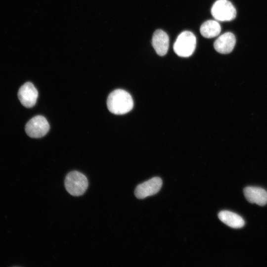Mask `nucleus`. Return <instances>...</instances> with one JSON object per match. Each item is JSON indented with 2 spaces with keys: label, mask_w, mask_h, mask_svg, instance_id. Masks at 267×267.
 <instances>
[{
  "label": "nucleus",
  "mask_w": 267,
  "mask_h": 267,
  "mask_svg": "<svg viewBox=\"0 0 267 267\" xmlns=\"http://www.w3.org/2000/svg\"><path fill=\"white\" fill-rule=\"evenodd\" d=\"M107 106L109 111L115 115H123L133 108L134 102L131 94L122 89L113 90L108 95Z\"/></svg>",
  "instance_id": "1"
},
{
  "label": "nucleus",
  "mask_w": 267,
  "mask_h": 267,
  "mask_svg": "<svg viewBox=\"0 0 267 267\" xmlns=\"http://www.w3.org/2000/svg\"><path fill=\"white\" fill-rule=\"evenodd\" d=\"M64 185L71 195L78 196L83 195L87 189L89 182L87 178L78 171L69 172L65 177Z\"/></svg>",
  "instance_id": "2"
},
{
  "label": "nucleus",
  "mask_w": 267,
  "mask_h": 267,
  "mask_svg": "<svg viewBox=\"0 0 267 267\" xmlns=\"http://www.w3.org/2000/svg\"><path fill=\"white\" fill-rule=\"evenodd\" d=\"M196 45V38L191 32L185 31L178 37L174 44V50L179 56L188 57L194 52Z\"/></svg>",
  "instance_id": "3"
},
{
  "label": "nucleus",
  "mask_w": 267,
  "mask_h": 267,
  "mask_svg": "<svg viewBox=\"0 0 267 267\" xmlns=\"http://www.w3.org/2000/svg\"><path fill=\"white\" fill-rule=\"evenodd\" d=\"M211 14L218 21H229L235 18L236 10L228 0H218L212 7Z\"/></svg>",
  "instance_id": "4"
},
{
  "label": "nucleus",
  "mask_w": 267,
  "mask_h": 267,
  "mask_svg": "<svg viewBox=\"0 0 267 267\" xmlns=\"http://www.w3.org/2000/svg\"><path fill=\"white\" fill-rule=\"evenodd\" d=\"M49 130V125L43 116L38 115L30 119L25 126L27 134L32 138H40L44 136Z\"/></svg>",
  "instance_id": "5"
},
{
  "label": "nucleus",
  "mask_w": 267,
  "mask_h": 267,
  "mask_svg": "<svg viewBox=\"0 0 267 267\" xmlns=\"http://www.w3.org/2000/svg\"><path fill=\"white\" fill-rule=\"evenodd\" d=\"M162 180L159 177H154L141 184L135 188L134 194L136 198L143 199L157 193L161 189Z\"/></svg>",
  "instance_id": "6"
},
{
  "label": "nucleus",
  "mask_w": 267,
  "mask_h": 267,
  "mask_svg": "<svg viewBox=\"0 0 267 267\" xmlns=\"http://www.w3.org/2000/svg\"><path fill=\"white\" fill-rule=\"evenodd\" d=\"M18 97L22 105L26 108H31L37 102L38 92L34 85L28 82L19 88Z\"/></svg>",
  "instance_id": "7"
},
{
  "label": "nucleus",
  "mask_w": 267,
  "mask_h": 267,
  "mask_svg": "<svg viewBox=\"0 0 267 267\" xmlns=\"http://www.w3.org/2000/svg\"><path fill=\"white\" fill-rule=\"evenodd\" d=\"M236 43L234 35L231 32H226L218 37L214 42V47L218 52L227 54L233 49Z\"/></svg>",
  "instance_id": "8"
},
{
  "label": "nucleus",
  "mask_w": 267,
  "mask_h": 267,
  "mask_svg": "<svg viewBox=\"0 0 267 267\" xmlns=\"http://www.w3.org/2000/svg\"><path fill=\"white\" fill-rule=\"evenodd\" d=\"M244 194L247 200L251 203L260 206L267 204V191L261 188L255 186H248L244 188Z\"/></svg>",
  "instance_id": "9"
},
{
  "label": "nucleus",
  "mask_w": 267,
  "mask_h": 267,
  "mask_svg": "<svg viewBox=\"0 0 267 267\" xmlns=\"http://www.w3.org/2000/svg\"><path fill=\"white\" fill-rule=\"evenodd\" d=\"M152 44L157 54L160 56L165 55L167 53L169 48L168 35L162 30H156L153 35Z\"/></svg>",
  "instance_id": "10"
},
{
  "label": "nucleus",
  "mask_w": 267,
  "mask_h": 267,
  "mask_svg": "<svg viewBox=\"0 0 267 267\" xmlns=\"http://www.w3.org/2000/svg\"><path fill=\"white\" fill-rule=\"evenodd\" d=\"M218 217L222 222L232 228H241L245 224V222L241 216L231 211H221Z\"/></svg>",
  "instance_id": "11"
},
{
  "label": "nucleus",
  "mask_w": 267,
  "mask_h": 267,
  "mask_svg": "<svg viewBox=\"0 0 267 267\" xmlns=\"http://www.w3.org/2000/svg\"><path fill=\"white\" fill-rule=\"evenodd\" d=\"M221 31L220 24L216 20H210L204 22L201 26L200 32L206 38H213L217 36Z\"/></svg>",
  "instance_id": "12"
}]
</instances>
